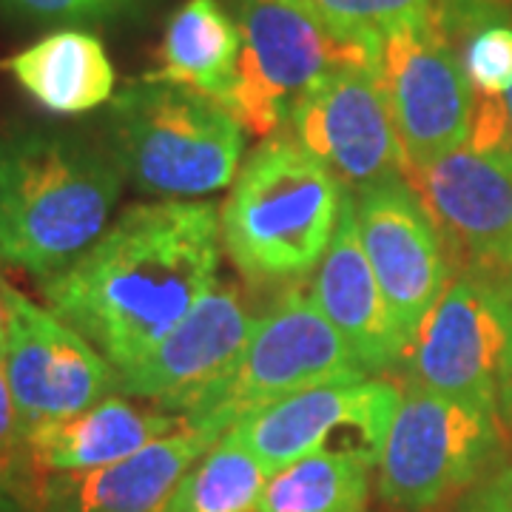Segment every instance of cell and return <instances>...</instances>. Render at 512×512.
<instances>
[{"label":"cell","instance_id":"cell-1","mask_svg":"<svg viewBox=\"0 0 512 512\" xmlns=\"http://www.w3.org/2000/svg\"><path fill=\"white\" fill-rule=\"evenodd\" d=\"M220 211L211 202L131 205L40 291L117 373L137 365L217 285Z\"/></svg>","mask_w":512,"mask_h":512},{"label":"cell","instance_id":"cell-2","mask_svg":"<svg viewBox=\"0 0 512 512\" xmlns=\"http://www.w3.org/2000/svg\"><path fill=\"white\" fill-rule=\"evenodd\" d=\"M123 171L106 143L69 128H0V265L40 282L69 268L111 225Z\"/></svg>","mask_w":512,"mask_h":512},{"label":"cell","instance_id":"cell-3","mask_svg":"<svg viewBox=\"0 0 512 512\" xmlns=\"http://www.w3.org/2000/svg\"><path fill=\"white\" fill-rule=\"evenodd\" d=\"M345 191L291 131L265 137L222 205V248L251 285H293L319 268Z\"/></svg>","mask_w":512,"mask_h":512},{"label":"cell","instance_id":"cell-4","mask_svg":"<svg viewBox=\"0 0 512 512\" xmlns=\"http://www.w3.org/2000/svg\"><path fill=\"white\" fill-rule=\"evenodd\" d=\"M106 148L137 191L185 200L237 177L245 128L205 94L140 77L109 103Z\"/></svg>","mask_w":512,"mask_h":512},{"label":"cell","instance_id":"cell-5","mask_svg":"<svg viewBox=\"0 0 512 512\" xmlns=\"http://www.w3.org/2000/svg\"><path fill=\"white\" fill-rule=\"evenodd\" d=\"M345 339L311 296L288 291L259 316L231 367L185 407L191 427L225 436L242 416L299 390L362 379Z\"/></svg>","mask_w":512,"mask_h":512},{"label":"cell","instance_id":"cell-6","mask_svg":"<svg viewBox=\"0 0 512 512\" xmlns=\"http://www.w3.org/2000/svg\"><path fill=\"white\" fill-rule=\"evenodd\" d=\"M237 80L222 106L251 134L291 123L302 94L336 69H379V52L330 32L308 3L242 0Z\"/></svg>","mask_w":512,"mask_h":512},{"label":"cell","instance_id":"cell-7","mask_svg":"<svg viewBox=\"0 0 512 512\" xmlns=\"http://www.w3.org/2000/svg\"><path fill=\"white\" fill-rule=\"evenodd\" d=\"M407 387L487 404H512V311L501 279L484 271L450 276L399 362Z\"/></svg>","mask_w":512,"mask_h":512},{"label":"cell","instance_id":"cell-8","mask_svg":"<svg viewBox=\"0 0 512 512\" xmlns=\"http://www.w3.org/2000/svg\"><path fill=\"white\" fill-rule=\"evenodd\" d=\"M501 424L487 404L407 387L379 461V498L402 512L439 507L490 464Z\"/></svg>","mask_w":512,"mask_h":512},{"label":"cell","instance_id":"cell-9","mask_svg":"<svg viewBox=\"0 0 512 512\" xmlns=\"http://www.w3.org/2000/svg\"><path fill=\"white\" fill-rule=\"evenodd\" d=\"M379 77L404 151V165H424L467 146L473 89L456 43L436 15L404 20L379 43Z\"/></svg>","mask_w":512,"mask_h":512},{"label":"cell","instance_id":"cell-10","mask_svg":"<svg viewBox=\"0 0 512 512\" xmlns=\"http://www.w3.org/2000/svg\"><path fill=\"white\" fill-rule=\"evenodd\" d=\"M402 404V387L387 379H348L299 390L242 416L231 427L274 476L319 450L359 456L370 467L382 461L384 444Z\"/></svg>","mask_w":512,"mask_h":512},{"label":"cell","instance_id":"cell-11","mask_svg":"<svg viewBox=\"0 0 512 512\" xmlns=\"http://www.w3.org/2000/svg\"><path fill=\"white\" fill-rule=\"evenodd\" d=\"M0 359L23 433L120 393V373L106 356L18 288L9 291V325Z\"/></svg>","mask_w":512,"mask_h":512},{"label":"cell","instance_id":"cell-12","mask_svg":"<svg viewBox=\"0 0 512 512\" xmlns=\"http://www.w3.org/2000/svg\"><path fill=\"white\" fill-rule=\"evenodd\" d=\"M430 220L461 271H512V151L461 146L424 165H404Z\"/></svg>","mask_w":512,"mask_h":512},{"label":"cell","instance_id":"cell-13","mask_svg":"<svg viewBox=\"0 0 512 512\" xmlns=\"http://www.w3.org/2000/svg\"><path fill=\"white\" fill-rule=\"evenodd\" d=\"M288 126L353 194L404 174V151L379 69L325 74L302 94Z\"/></svg>","mask_w":512,"mask_h":512},{"label":"cell","instance_id":"cell-14","mask_svg":"<svg viewBox=\"0 0 512 512\" xmlns=\"http://www.w3.org/2000/svg\"><path fill=\"white\" fill-rule=\"evenodd\" d=\"M353 205L373 274L410 342L421 319L447 288L453 256L404 177L356 191Z\"/></svg>","mask_w":512,"mask_h":512},{"label":"cell","instance_id":"cell-15","mask_svg":"<svg viewBox=\"0 0 512 512\" xmlns=\"http://www.w3.org/2000/svg\"><path fill=\"white\" fill-rule=\"evenodd\" d=\"M254 322L242 296L217 282L157 348L120 373V396L148 399L165 413L183 416L185 407L231 367Z\"/></svg>","mask_w":512,"mask_h":512},{"label":"cell","instance_id":"cell-16","mask_svg":"<svg viewBox=\"0 0 512 512\" xmlns=\"http://www.w3.org/2000/svg\"><path fill=\"white\" fill-rule=\"evenodd\" d=\"M220 436L185 421L177 433L106 467L32 481L37 512H163L183 476Z\"/></svg>","mask_w":512,"mask_h":512},{"label":"cell","instance_id":"cell-17","mask_svg":"<svg viewBox=\"0 0 512 512\" xmlns=\"http://www.w3.org/2000/svg\"><path fill=\"white\" fill-rule=\"evenodd\" d=\"M311 299L345 339L350 356L367 376L399 367L407 336L384 299L356 225V205L345 194L336 234L322 256L311 285Z\"/></svg>","mask_w":512,"mask_h":512},{"label":"cell","instance_id":"cell-18","mask_svg":"<svg viewBox=\"0 0 512 512\" xmlns=\"http://www.w3.org/2000/svg\"><path fill=\"white\" fill-rule=\"evenodd\" d=\"M185 427L183 416L165 410H143L120 393L80 413L43 421L26 433V464L32 478L83 473L165 439Z\"/></svg>","mask_w":512,"mask_h":512},{"label":"cell","instance_id":"cell-19","mask_svg":"<svg viewBox=\"0 0 512 512\" xmlns=\"http://www.w3.org/2000/svg\"><path fill=\"white\" fill-rule=\"evenodd\" d=\"M0 69L15 77L40 109L77 117L114 100L117 74L103 40L86 29H55L0 60Z\"/></svg>","mask_w":512,"mask_h":512},{"label":"cell","instance_id":"cell-20","mask_svg":"<svg viewBox=\"0 0 512 512\" xmlns=\"http://www.w3.org/2000/svg\"><path fill=\"white\" fill-rule=\"evenodd\" d=\"M239 52L237 20H231L217 0H188L168 18L160 69L146 77L194 89L222 103L237 80Z\"/></svg>","mask_w":512,"mask_h":512},{"label":"cell","instance_id":"cell-21","mask_svg":"<svg viewBox=\"0 0 512 512\" xmlns=\"http://www.w3.org/2000/svg\"><path fill=\"white\" fill-rule=\"evenodd\" d=\"M370 464L350 453L319 450L268 478L256 512H365Z\"/></svg>","mask_w":512,"mask_h":512},{"label":"cell","instance_id":"cell-22","mask_svg":"<svg viewBox=\"0 0 512 512\" xmlns=\"http://www.w3.org/2000/svg\"><path fill=\"white\" fill-rule=\"evenodd\" d=\"M268 478L265 464L228 430L185 473L163 512H256Z\"/></svg>","mask_w":512,"mask_h":512},{"label":"cell","instance_id":"cell-23","mask_svg":"<svg viewBox=\"0 0 512 512\" xmlns=\"http://www.w3.org/2000/svg\"><path fill=\"white\" fill-rule=\"evenodd\" d=\"M330 32L379 52L387 29L404 20L433 15L436 0H305Z\"/></svg>","mask_w":512,"mask_h":512},{"label":"cell","instance_id":"cell-24","mask_svg":"<svg viewBox=\"0 0 512 512\" xmlns=\"http://www.w3.org/2000/svg\"><path fill=\"white\" fill-rule=\"evenodd\" d=\"M461 66L473 97H504L512 86V18L510 12L484 20L458 43Z\"/></svg>","mask_w":512,"mask_h":512},{"label":"cell","instance_id":"cell-25","mask_svg":"<svg viewBox=\"0 0 512 512\" xmlns=\"http://www.w3.org/2000/svg\"><path fill=\"white\" fill-rule=\"evenodd\" d=\"M140 0H0V18L23 26H72L120 18Z\"/></svg>","mask_w":512,"mask_h":512},{"label":"cell","instance_id":"cell-26","mask_svg":"<svg viewBox=\"0 0 512 512\" xmlns=\"http://www.w3.org/2000/svg\"><path fill=\"white\" fill-rule=\"evenodd\" d=\"M35 478L26 464V433L18 416V404L0 359V484L29 487Z\"/></svg>","mask_w":512,"mask_h":512},{"label":"cell","instance_id":"cell-27","mask_svg":"<svg viewBox=\"0 0 512 512\" xmlns=\"http://www.w3.org/2000/svg\"><path fill=\"white\" fill-rule=\"evenodd\" d=\"M461 512H512V467L478 487Z\"/></svg>","mask_w":512,"mask_h":512},{"label":"cell","instance_id":"cell-28","mask_svg":"<svg viewBox=\"0 0 512 512\" xmlns=\"http://www.w3.org/2000/svg\"><path fill=\"white\" fill-rule=\"evenodd\" d=\"M9 291H12V285L6 282V276L0 274V345L6 336V325H9Z\"/></svg>","mask_w":512,"mask_h":512},{"label":"cell","instance_id":"cell-29","mask_svg":"<svg viewBox=\"0 0 512 512\" xmlns=\"http://www.w3.org/2000/svg\"><path fill=\"white\" fill-rule=\"evenodd\" d=\"M504 109H507V137H510V151H512V86H510V92L504 94Z\"/></svg>","mask_w":512,"mask_h":512},{"label":"cell","instance_id":"cell-30","mask_svg":"<svg viewBox=\"0 0 512 512\" xmlns=\"http://www.w3.org/2000/svg\"><path fill=\"white\" fill-rule=\"evenodd\" d=\"M501 279V288H504V296H507V302H510V311H512V271L507 274H498Z\"/></svg>","mask_w":512,"mask_h":512},{"label":"cell","instance_id":"cell-31","mask_svg":"<svg viewBox=\"0 0 512 512\" xmlns=\"http://www.w3.org/2000/svg\"><path fill=\"white\" fill-rule=\"evenodd\" d=\"M288 3H305V0H288Z\"/></svg>","mask_w":512,"mask_h":512}]
</instances>
